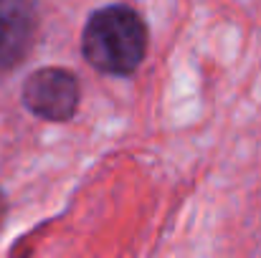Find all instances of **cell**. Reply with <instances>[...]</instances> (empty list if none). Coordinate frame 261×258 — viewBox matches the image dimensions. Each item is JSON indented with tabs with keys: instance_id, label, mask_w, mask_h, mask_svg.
I'll return each instance as SVG.
<instances>
[{
	"instance_id": "obj_1",
	"label": "cell",
	"mask_w": 261,
	"mask_h": 258,
	"mask_svg": "<svg viewBox=\"0 0 261 258\" xmlns=\"http://www.w3.org/2000/svg\"><path fill=\"white\" fill-rule=\"evenodd\" d=\"M82 59L96 74L129 79L150 51V28L142 13L127 3H109L91 10L82 25Z\"/></svg>"
},
{
	"instance_id": "obj_2",
	"label": "cell",
	"mask_w": 261,
	"mask_h": 258,
	"mask_svg": "<svg viewBox=\"0 0 261 258\" xmlns=\"http://www.w3.org/2000/svg\"><path fill=\"white\" fill-rule=\"evenodd\" d=\"M23 109L48 124H69L82 106V81L66 66H38L20 84Z\"/></svg>"
},
{
	"instance_id": "obj_3",
	"label": "cell",
	"mask_w": 261,
	"mask_h": 258,
	"mask_svg": "<svg viewBox=\"0 0 261 258\" xmlns=\"http://www.w3.org/2000/svg\"><path fill=\"white\" fill-rule=\"evenodd\" d=\"M38 31V0H0V76L13 74L33 53Z\"/></svg>"
},
{
	"instance_id": "obj_4",
	"label": "cell",
	"mask_w": 261,
	"mask_h": 258,
	"mask_svg": "<svg viewBox=\"0 0 261 258\" xmlns=\"http://www.w3.org/2000/svg\"><path fill=\"white\" fill-rule=\"evenodd\" d=\"M3 215H5V195L0 190V223H3Z\"/></svg>"
}]
</instances>
